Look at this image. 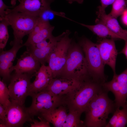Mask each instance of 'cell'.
<instances>
[{
	"mask_svg": "<svg viewBox=\"0 0 127 127\" xmlns=\"http://www.w3.org/2000/svg\"><path fill=\"white\" fill-rule=\"evenodd\" d=\"M103 83L90 76L86 77L81 80L78 87L64 96L65 104L67 105L69 110L76 111L81 115L93 99L105 90Z\"/></svg>",
	"mask_w": 127,
	"mask_h": 127,
	"instance_id": "cell-1",
	"label": "cell"
},
{
	"mask_svg": "<svg viewBox=\"0 0 127 127\" xmlns=\"http://www.w3.org/2000/svg\"><path fill=\"white\" fill-rule=\"evenodd\" d=\"M108 92L104 90L90 101L85 111V127H106L109 115L113 114L116 109L114 101L109 97Z\"/></svg>",
	"mask_w": 127,
	"mask_h": 127,
	"instance_id": "cell-2",
	"label": "cell"
},
{
	"mask_svg": "<svg viewBox=\"0 0 127 127\" xmlns=\"http://www.w3.org/2000/svg\"><path fill=\"white\" fill-rule=\"evenodd\" d=\"M89 75L83 52L78 43L72 39L66 62L59 77L81 80Z\"/></svg>",
	"mask_w": 127,
	"mask_h": 127,
	"instance_id": "cell-3",
	"label": "cell"
},
{
	"mask_svg": "<svg viewBox=\"0 0 127 127\" xmlns=\"http://www.w3.org/2000/svg\"><path fill=\"white\" fill-rule=\"evenodd\" d=\"M78 43L84 54L89 74L94 79L104 83L107 77L104 73L105 64L102 59L97 44L85 37L78 39Z\"/></svg>",
	"mask_w": 127,
	"mask_h": 127,
	"instance_id": "cell-4",
	"label": "cell"
},
{
	"mask_svg": "<svg viewBox=\"0 0 127 127\" xmlns=\"http://www.w3.org/2000/svg\"><path fill=\"white\" fill-rule=\"evenodd\" d=\"M5 16L2 18L8 21L13 30V41L23 44V38L31 32L38 21V17L16 11H5Z\"/></svg>",
	"mask_w": 127,
	"mask_h": 127,
	"instance_id": "cell-5",
	"label": "cell"
},
{
	"mask_svg": "<svg viewBox=\"0 0 127 127\" xmlns=\"http://www.w3.org/2000/svg\"><path fill=\"white\" fill-rule=\"evenodd\" d=\"M32 102L28 109L33 119L35 116L56 108L64 104V96L56 95L51 91L44 90L31 94Z\"/></svg>",
	"mask_w": 127,
	"mask_h": 127,
	"instance_id": "cell-6",
	"label": "cell"
},
{
	"mask_svg": "<svg viewBox=\"0 0 127 127\" xmlns=\"http://www.w3.org/2000/svg\"><path fill=\"white\" fill-rule=\"evenodd\" d=\"M65 32L57 42L47 60L52 73V78L60 76L66 62L68 49L72 40L69 37L71 33L69 30H67Z\"/></svg>",
	"mask_w": 127,
	"mask_h": 127,
	"instance_id": "cell-7",
	"label": "cell"
},
{
	"mask_svg": "<svg viewBox=\"0 0 127 127\" xmlns=\"http://www.w3.org/2000/svg\"><path fill=\"white\" fill-rule=\"evenodd\" d=\"M33 76L26 73L15 72L11 75L8 88L11 102L24 105L27 97L29 96Z\"/></svg>",
	"mask_w": 127,
	"mask_h": 127,
	"instance_id": "cell-8",
	"label": "cell"
},
{
	"mask_svg": "<svg viewBox=\"0 0 127 127\" xmlns=\"http://www.w3.org/2000/svg\"><path fill=\"white\" fill-rule=\"evenodd\" d=\"M104 89L111 92L115 97L114 102L116 108L122 107L127 104V75L121 73L114 74L111 81L103 84Z\"/></svg>",
	"mask_w": 127,
	"mask_h": 127,
	"instance_id": "cell-9",
	"label": "cell"
},
{
	"mask_svg": "<svg viewBox=\"0 0 127 127\" xmlns=\"http://www.w3.org/2000/svg\"><path fill=\"white\" fill-rule=\"evenodd\" d=\"M6 110L7 127H23L26 122H31L33 119L24 105L11 102Z\"/></svg>",
	"mask_w": 127,
	"mask_h": 127,
	"instance_id": "cell-10",
	"label": "cell"
},
{
	"mask_svg": "<svg viewBox=\"0 0 127 127\" xmlns=\"http://www.w3.org/2000/svg\"><path fill=\"white\" fill-rule=\"evenodd\" d=\"M10 44L12 48L9 50L2 51L0 54V75L3 80H10L11 75V69L12 66L13 62L19 50L24 46L23 44L11 42Z\"/></svg>",
	"mask_w": 127,
	"mask_h": 127,
	"instance_id": "cell-11",
	"label": "cell"
},
{
	"mask_svg": "<svg viewBox=\"0 0 127 127\" xmlns=\"http://www.w3.org/2000/svg\"><path fill=\"white\" fill-rule=\"evenodd\" d=\"M54 0H20L19 4L6 11H14L25 13L38 17L44 10L51 8Z\"/></svg>",
	"mask_w": 127,
	"mask_h": 127,
	"instance_id": "cell-12",
	"label": "cell"
},
{
	"mask_svg": "<svg viewBox=\"0 0 127 127\" xmlns=\"http://www.w3.org/2000/svg\"><path fill=\"white\" fill-rule=\"evenodd\" d=\"M16 65L12 66L11 71L15 70V72L19 73H26L34 76L39 69L40 63L30 52H25L17 59Z\"/></svg>",
	"mask_w": 127,
	"mask_h": 127,
	"instance_id": "cell-13",
	"label": "cell"
},
{
	"mask_svg": "<svg viewBox=\"0 0 127 127\" xmlns=\"http://www.w3.org/2000/svg\"><path fill=\"white\" fill-rule=\"evenodd\" d=\"M82 80L60 77L52 78L44 90L51 91L56 95L64 96L78 87Z\"/></svg>",
	"mask_w": 127,
	"mask_h": 127,
	"instance_id": "cell-14",
	"label": "cell"
},
{
	"mask_svg": "<svg viewBox=\"0 0 127 127\" xmlns=\"http://www.w3.org/2000/svg\"><path fill=\"white\" fill-rule=\"evenodd\" d=\"M113 39L104 38L97 44L103 63L109 66L115 74L118 52Z\"/></svg>",
	"mask_w": 127,
	"mask_h": 127,
	"instance_id": "cell-15",
	"label": "cell"
},
{
	"mask_svg": "<svg viewBox=\"0 0 127 127\" xmlns=\"http://www.w3.org/2000/svg\"><path fill=\"white\" fill-rule=\"evenodd\" d=\"M36 78L32 83L29 96L31 94L36 93L43 90L47 86L52 78L51 70L48 65H41L35 75Z\"/></svg>",
	"mask_w": 127,
	"mask_h": 127,
	"instance_id": "cell-16",
	"label": "cell"
},
{
	"mask_svg": "<svg viewBox=\"0 0 127 127\" xmlns=\"http://www.w3.org/2000/svg\"><path fill=\"white\" fill-rule=\"evenodd\" d=\"M98 20L96 22H100L106 25L112 31L119 36L122 39L127 40V35L120 26L117 19L109 14H107L105 11L98 12Z\"/></svg>",
	"mask_w": 127,
	"mask_h": 127,
	"instance_id": "cell-17",
	"label": "cell"
},
{
	"mask_svg": "<svg viewBox=\"0 0 127 127\" xmlns=\"http://www.w3.org/2000/svg\"><path fill=\"white\" fill-rule=\"evenodd\" d=\"M67 114L65 108L62 105L41 114L40 116L55 127H62Z\"/></svg>",
	"mask_w": 127,
	"mask_h": 127,
	"instance_id": "cell-18",
	"label": "cell"
},
{
	"mask_svg": "<svg viewBox=\"0 0 127 127\" xmlns=\"http://www.w3.org/2000/svg\"><path fill=\"white\" fill-rule=\"evenodd\" d=\"M94 25H90L76 22L85 27L99 37L104 38L110 37L113 39H121V38L112 31L106 25L100 22H96Z\"/></svg>",
	"mask_w": 127,
	"mask_h": 127,
	"instance_id": "cell-19",
	"label": "cell"
},
{
	"mask_svg": "<svg viewBox=\"0 0 127 127\" xmlns=\"http://www.w3.org/2000/svg\"><path fill=\"white\" fill-rule=\"evenodd\" d=\"M54 27L50 24L43 29L38 33L28 36L26 42L23 44L24 46H28L39 43L44 40L53 36L52 32Z\"/></svg>",
	"mask_w": 127,
	"mask_h": 127,
	"instance_id": "cell-20",
	"label": "cell"
},
{
	"mask_svg": "<svg viewBox=\"0 0 127 127\" xmlns=\"http://www.w3.org/2000/svg\"><path fill=\"white\" fill-rule=\"evenodd\" d=\"M59 41H55L48 46L43 48L27 51L31 53L41 64H45L47 62L48 59L50 54Z\"/></svg>",
	"mask_w": 127,
	"mask_h": 127,
	"instance_id": "cell-21",
	"label": "cell"
},
{
	"mask_svg": "<svg viewBox=\"0 0 127 127\" xmlns=\"http://www.w3.org/2000/svg\"><path fill=\"white\" fill-rule=\"evenodd\" d=\"M69 111L62 127H85L84 122L80 120V114L76 111L71 110Z\"/></svg>",
	"mask_w": 127,
	"mask_h": 127,
	"instance_id": "cell-22",
	"label": "cell"
},
{
	"mask_svg": "<svg viewBox=\"0 0 127 127\" xmlns=\"http://www.w3.org/2000/svg\"><path fill=\"white\" fill-rule=\"evenodd\" d=\"M112 5V9L109 14L117 19L123 14L127 10V0H115Z\"/></svg>",
	"mask_w": 127,
	"mask_h": 127,
	"instance_id": "cell-23",
	"label": "cell"
},
{
	"mask_svg": "<svg viewBox=\"0 0 127 127\" xmlns=\"http://www.w3.org/2000/svg\"><path fill=\"white\" fill-rule=\"evenodd\" d=\"M0 48L3 50L9 37L8 27L9 25L8 21L4 18H0Z\"/></svg>",
	"mask_w": 127,
	"mask_h": 127,
	"instance_id": "cell-24",
	"label": "cell"
},
{
	"mask_svg": "<svg viewBox=\"0 0 127 127\" xmlns=\"http://www.w3.org/2000/svg\"><path fill=\"white\" fill-rule=\"evenodd\" d=\"M8 87L2 79L0 80V104L6 110L11 103Z\"/></svg>",
	"mask_w": 127,
	"mask_h": 127,
	"instance_id": "cell-25",
	"label": "cell"
},
{
	"mask_svg": "<svg viewBox=\"0 0 127 127\" xmlns=\"http://www.w3.org/2000/svg\"><path fill=\"white\" fill-rule=\"evenodd\" d=\"M56 16H60L71 20L65 16V14L63 12H57L52 10L51 8L47 9L43 11L38 16L39 19L45 22H49L53 20Z\"/></svg>",
	"mask_w": 127,
	"mask_h": 127,
	"instance_id": "cell-26",
	"label": "cell"
},
{
	"mask_svg": "<svg viewBox=\"0 0 127 127\" xmlns=\"http://www.w3.org/2000/svg\"><path fill=\"white\" fill-rule=\"evenodd\" d=\"M127 124V104L120 109L117 122L115 127H124Z\"/></svg>",
	"mask_w": 127,
	"mask_h": 127,
	"instance_id": "cell-27",
	"label": "cell"
},
{
	"mask_svg": "<svg viewBox=\"0 0 127 127\" xmlns=\"http://www.w3.org/2000/svg\"><path fill=\"white\" fill-rule=\"evenodd\" d=\"M50 24L49 22H45L40 20L38 18V21L28 36H32L39 32L45 28Z\"/></svg>",
	"mask_w": 127,
	"mask_h": 127,
	"instance_id": "cell-28",
	"label": "cell"
},
{
	"mask_svg": "<svg viewBox=\"0 0 127 127\" xmlns=\"http://www.w3.org/2000/svg\"><path fill=\"white\" fill-rule=\"evenodd\" d=\"M39 121L33 119L30 123L31 127H50V123L40 116H38Z\"/></svg>",
	"mask_w": 127,
	"mask_h": 127,
	"instance_id": "cell-29",
	"label": "cell"
},
{
	"mask_svg": "<svg viewBox=\"0 0 127 127\" xmlns=\"http://www.w3.org/2000/svg\"><path fill=\"white\" fill-rule=\"evenodd\" d=\"M119 110V108H116L112 116L110 119L105 127H115L118 120Z\"/></svg>",
	"mask_w": 127,
	"mask_h": 127,
	"instance_id": "cell-30",
	"label": "cell"
},
{
	"mask_svg": "<svg viewBox=\"0 0 127 127\" xmlns=\"http://www.w3.org/2000/svg\"><path fill=\"white\" fill-rule=\"evenodd\" d=\"M115 0H100L101 5L98 8L99 11H105L106 8L112 4Z\"/></svg>",
	"mask_w": 127,
	"mask_h": 127,
	"instance_id": "cell-31",
	"label": "cell"
},
{
	"mask_svg": "<svg viewBox=\"0 0 127 127\" xmlns=\"http://www.w3.org/2000/svg\"><path fill=\"white\" fill-rule=\"evenodd\" d=\"M14 6L10 7L6 5L3 0H0V18H2L6 15L5 11L9 8H13Z\"/></svg>",
	"mask_w": 127,
	"mask_h": 127,
	"instance_id": "cell-32",
	"label": "cell"
},
{
	"mask_svg": "<svg viewBox=\"0 0 127 127\" xmlns=\"http://www.w3.org/2000/svg\"><path fill=\"white\" fill-rule=\"evenodd\" d=\"M6 110L3 105L0 104V121L4 122L6 124Z\"/></svg>",
	"mask_w": 127,
	"mask_h": 127,
	"instance_id": "cell-33",
	"label": "cell"
},
{
	"mask_svg": "<svg viewBox=\"0 0 127 127\" xmlns=\"http://www.w3.org/2000/svg\"><path fill=\"white\" fill-rule=\"evenodd\" d=\"M125 44L124 46L120 52V53H123L125 56L127 60V40L125 41Z\"/></svg>",
	"mask_w": 127,
	"mask_h": 127,
	"instance_id": "cell-34",
	"label": "cell"
},
{
	"mask_svg": "<svg viewBox=\"0 0 127 127\" xmlns=\"http://www.w3.org/2000/svg\"><path fill=\"white\" fill-rule=\"evenodd\" d=\"M68 3L70 4H72L74 2H76L79 4H82L83 1V0H66Z\"/></svg>",
	"mask_w": 127,
	"mask_h": 127,
	"instance_id": "cell-35",
	"label": "cell"
},
{
	"mask_svg": "<svg viewBox=\"0 0 127 127\" xmlns=\"http://www.w3.org/2000/svg\"><path fill=\"white\" fill-rule=\"evenodd\" d=\"M20 0H11V4L12 6H15L16 4V2L17 0H18L19 2Z\"/></svg>",
	"mask_w": 127,
	"mask_h": 127,
	"instance_id": "cell-36",
	"label": "cell"
},
{
	"mask_svg": "<svg viewBox=\"0 0 127 127\" xmlns=\"http://www.w3.org/2000/svg\"><path fill=\"white\" fill-rule=\"evenodd\" d=\"M124 32L127 35V30L124 29Z\"/></svg>",
	"mask_w": 127,
	"mask_h": 127,
	"instance_id": "cell-37",
	"label": "cell"
}]
</instances>
